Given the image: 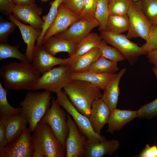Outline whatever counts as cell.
Wrapping results in <instances>:
<instances>
[{
	"label": "cell",
	"mask_w": 157,
	"mask_h": 157,
	"mask_svg": "<svg viewBox=\"0 0 157 157\" xmlns=\"http://www.w3.org/2000/svg\"><path fill=\"white\" fill-rule=\"evenodd\" d=\"M8 143L4 126L0 121V151Z\"/></svg>",
	"instance_id": "b9f144b4"
},
{
	"label": "cell",
	"mask_w": 157,
	"mask_h": 157,
	"mask_svg": "<svg viewBox=\"0 0 157 157\" xmlns=\"http://www.w3.org/2000/svg\"><path fill=\"white\" fill-rule=\"evenodd\" d=\"M66 60V58H57L51 54L42 45L35 46L31 63L35 70L41 75L56 65L64 63Z\"/></svg>",
	"instance_id": "5bb4252c"
},
{
	"label": "cell",
	"mask_w": 157,
	"mask_h": 157,
	"mask_svg": "<svg viewBox=\"0 0 157 157\" xmlns=\"http://www.w3.org/2000/svg\"><path fill=\"white\" fill-rule=\"evenodd\" d=\"M108 0H99L95 11V19L99 24V31H106L109 16Z\"/></svg>",
	"instance_id": "4dcf8cb0"
},
{
	"label": "cell",
	"mask_w": 157,
	"mask_h": 157,
	"mask_svg": "<svg viewBox=\"0 0 157 157\" xmlns=\"http://www.w3.org/2000/svg\"><path fill=\"white\" fill-rule=\"evenodd\" d=\"M126 71L125 68L122 69L116 74L103 90L101 98L111 110L116 108L119 94V83Z\"/></svg>",
	"instance_id": "7402d4cb"
},
{
	"label": "cell",
	"mask_w": 157,
	"mask_h": 157,
	"mask_svg": "<svg viewBox=\"0 0 157 157\" xmlns=\"http://www.w3.org/2000/svg\"><path fill=\"white\" fill-rule=\"evenodd\" d=\"M100 56L99 47L81 55L74 54L66 58L64 64L69 67L72 73L83 72L87 71L90 65Z\"/></svg>",
	"instance_id": "ac0fdd59"
},
{
	"label": "cell",
	"mask_w": 157,
	"mask_h": 157,
	"mask_svg": "<svg viewBox=\"0 0 157 157\" xmlns=\"http://www.w3.org/2000/svg\"><path fill=\"white\" fill-rule=\"evenodd\" d=\"M44 49L49 53L55 56L58 53H67L69 56L75 53L77 44L69 40L53 36L42 43Z\"/></svg>",
	"instance_id": "603a6c76"
},
{
	"label": "cell",
	"mask_w": 157,
	"mask_h": 157,
	"mask_svg": "<svg viewBox=\"0 0 157 157\" xmlns=\"http://www.w3.org/2000/svg\"><path fill=\"white\" fill-rule=\"evenodd\" d=\"M63 88L76 108L88 118L93 102L102 95L99 88L81 80H71Z\"/></svg>",
	"instance_id": "7a4b0ae2"
},
{
	"label": "cell",
	"mask_w": 157,
	"mask_h": 157,
	"mask_svg": "<svg viewBox=\"0 0 157 157\" xmlns=\"http://www.w3.org/2000/svg\"><path fill=\"white\" fill-rule=\"evenodd\" d=\"M100 32L102 40L119 51L130 65H134L140 56L147 53L131 41L126 35L106 31H100Z\"/></svg>",
	"instance_id": "8992f818"
},
{
	"label": "cell",
	"mask_w": 157,
	"mask_h": 157,
	"mask_svg": "<svg viewBox=\"0 0 157 157\" xmlns=\"http://www.w3.org/2000/svg\"><path fill=\"white\" fill-rule=\"evenodd\" d=\"M136 3L152 24H157V0H140Z\"/></svg>",
	"instance_id": "f546056e"
},
{
	"label": "cell",
	"mask_w": 157,
	"mask_h": 157,
	"mask_svg": "<svg viewBox=\"0 0 157 157\" xmlns=\"http://www.w3.org/2000/svg\"><path fill=\"white\" fill-rule=\"evenodd\" d=\"M71 73L69 67L64 63L53 67L42 74L35 83L34 90L43 89L56 93L71 81Z\"/></svg>",
	"instance_id": "ba28073f"
},
{
	"label": "cell",
	"mask_w": 157,
	"mask_h": 157,
	"mask_svg": "<svg viewBox=\"0 0 157 157\" xmlns=\"http://www.w3.org/2000/svg\"><path fill=\"white\" fill-rule=\"evenodd\" d=\"M99 48L100 56L116 63L126 59L124 56L117 49L113 46L108 45L103 40Z\"/></svg>",
	"instance_id": "d6a6232c"
},
{
	"label": "cell",
	"mask_w": 157,
	"mask_h": 157,
	"mask_svg": "<svg viewBox=\"0 0 157 157\" xmlns=\"http://www.w3.org/2000/svg\"><path fill=\"white\" fill-rule=\"evenodd\" d=\"M19 45L12 46L7 43H0V60L14 58L21 61H28L25 54L22 53L19 51Z\"/></svg>",
	"instance_id": "1f68e13d"
},
{
	"label": "cell",
	"mask_w": 157,
	"mask_h": 157,
	"mask_svg": "<svg viewBox=\"0 0 157 157\" xmlns=\"http://www.w3.org/2000/svg\"><path fill=\"white\" fill-rule=\"evenodd\" d=\"M85 0H63V3L70 10L79 15L82 11Z\"/></svg>",
	"instance_id": "f35d334b"
},
{
	"label": "cell",
	"mask_w": 157,
	"mask_h": 157,
	"mask_svg": "<svg viewBox=\"0 0 157 157\" xmlns=\"http://www.w3.org/2000/svg\"><path fill=\"white\" fill-rule=\"evenodd\" d=\"M42 0L43 1H47V0Z\"/></svg>",
	"instance_id": "c3c4849f"
},
{
	"label": "cell",
	"mask_w": 157,
	"mask_h": 157,
	"mask_svg": "<svg viewBox=\"0 0 157 157\" xmlns=\"http://www.w3.org/2000/svg\"><path fill=\"white\" fill-rule=\"evenodd\" d=\"M32 157H43V156L38 152L36 151H34Z\"/></svg>",
	"instance_id": "f6af8a7d"
},
{
	"label": "cell",
	"mask_w": 157,
	"mask_h": 157,
	"mask_svg": "<svg viewBox=\"0 0 157 157\" xmlns=\"http://www.w3.org/2000/svg\"><path fill=\"white\" fill-rule=\"evenodd\" d=\"M147 57L150 63L154 65V67L157 69V49L147 53Z\"/></svg>",
	"instance_id": "7bdbcfd3"
},
{
	"label": "cell",
	"mask_w": 157,
	"mask_h": 157,
	"mask_svg": "<svg viewBox=\"0 0 157 157\" xmlns=\"http://www.w3.org/2000/svg\"><path fill=\"white\" fill-rule=\"evenodd\" d=\"M56 93V102L72 117L79 129L86 137L88 143H97L106 139L104 136L94 132L89 118L76 108L64 91L61 90Z\"/></svg>",
	"instance_id": "5b68a950"
},
{
	"label": "cell",
	"mask_w": 157,
	"mask_h": 157,
	"mask_svg": "<svg viewBox=\"0 0 157 157\" xmlns=\"http://www.w3.org/2000/svg\"><path fill=\"white\" fill-rule=\"evenodd\" d=\"M66 116L69 127V133L66 140L67 157H85L87 139L71 116L68 113Z\"/></svg>",
	"instance_id": "8fae6325"
},
{
	"label": "cell",
	"mask_w": 157,
	"mask_h": 157,
	"mask_svg": "<svg viewBox=\"0 0 157 157\" xmlns=\"http://www.w3.org/2000/svg\"><path fill=\"white\" fill-rule=\"evenodd\" d=\"M0 76L7 90H34L35 83L41 75L28 61H17L3 65L0 68Z\"/></svg>",
	"instance_id": "6da1fadb"
},
{
	"label": "cell",
	"mask_w": 157,
	"mask_h": 157,
	"mask_svg": "<svg viewBox=\"0 0 157 157\" xmlns=\"http://www.w3.org/2000/svg\"><path fill=\"white\" fill-rule=\"evenodd\" d=\"M116 74L97 73L89 71L80 73H71L72 80H79L88 82L103 90Z\"/></svg>",
	"instance_id": "cb8c5ba5"
},
{
	"label": "cell",
	"mask_w": 157,
	"mask_h": 157,
	"mask_svg": "<svg viewBox=\"0 0 157 157\" xmlns=\"http://www.w3.org/2000/svg\"><path fill=\"white\" fill-rule=\"evenodd\" d=\"M54 97L50 107L40 122L48 124L57 138L66 149V140L69 127L64 109L60 107Z\"/></svg>",
	"instance_id": "52a82bcc"
},
{
	"label": "cell",
	"mask_w": 157,
	"mask_h": 157,
	"mask_svg": "<svg viewBox=\"0 0 157 157\" xmlns=\"http://www.w3.org/2000/svg\"><path fill=\"white\" fill-rule=\"evenodd\" d=\"M42 11V8L35 3L25 6L15 5L13 13L19 21L28 24L35 28L42 29L44 21L40 15Z\"/></svg>",
	"instance_id": "9a60e30c"
},
{
	"label": "cell",
	"mask_w": 157,
	"mask_h": 157,
	"mask_svg": "<svg viewBox=\"0 0 157 157\" xmlns=\"http://www.w3.org/2000/svg\"><path fill=\"white\" fill-rule=\"evenodd\" d=\"M0 121L4 126L8 143L21 135L28 123L25 116L22 113L0 117Z\"/></svg>",
	"instance_id": "d6986e66"
},
{
	"label": "cell",
	"mask_w": 157,
	"mask_h": 157,
	"mask_svg": "<svg viewBox=\"0 0 157 157\" xmlns=\"http://www.w3.org/2000/svg\"><path fill=\"white\" fill-rule=\"evenodd\" d=\"M8 19L14 22L19 28L24 42L26 44L25 54L28 60L31 63L35 42L40 36L42 29L35 28L31 25L25 24L19 21L11 14L9 15Z\"/></svg>",
	"instance_id": "e0dca14e"
},
{
	"label": "cell",
	"mask_w": 157,
	"mask_h": 157,
	"mask_svg": "<svg viewBox=\"0 0 157 157\" xmlns=\"http://www.w3.org/2000/svg\"><path fill=\"white\" fill-rule=\"evenodd\" d=\"M99 0H85L83 9L79 16L81 19L88 20L95 19V11Z\"/></svg>",
	"instance_id": "d590c367"
},
{
	"label": "cell",
	"mask_w": 157,
	"mask_h": 157,
	"mask_svg": "<svg viewBox=\"0 0 157 157\" xmlns=\"http://www.w3.org/2000/svg\"><path fill=\"white\" fill-rule=\"evenodd\" d=\"M119 147L118 141L114 139H105L94 143L87 142L85 148V157H102L105 155H111Z\"/></svg>",
	"instance_id": "44dd1931"
},
{
	"label": "cell",
	"mask_w": 157,
	"mask_h": 157,
	"mask_svg": "<svg viewBox=\"0 0 157 157\" xmlns=\"http://www.w3.org/2000/svg\"><path fill=\"white\" fill-rule=\"evenodd\" d=\"M111 111L101 98H98L94 101L89 119L95 133L101 135V130L108 123Z\"/></svg>",
	"instance_id": "2e32d148"
},
{
	"label": "cell",
	"mask_w": 157,
	"mask_h": 157,
	"mask_svg": "<svg viewBox=\"0 0 157 157\" xmlns=\"http://www.w3.org/2000/svg\"><path fill=\"white\" fill-rule=\"evenodd\" d=\"M17 27L14 22L7 21L1 22L0 23V43H7L8 37Z\"/></svg>",
	"instance_id": "74e56055"
},
{
	"label": "cell",
	"mask_w": 157,
	"mask_h": 157,
	"mask_svg": "<svg viewBox=\"0 0 157 157\" xmlns=\"http://www.w3.org/2000/svg\"><path fill=\"white\" fill-rule=\"evenodd\" d=\"M129 21L127 14L110 15L106 31L117 34L128 31Z\"/></svg>",
	"instance_id": "484cf974"
},
{
	"label": "cell",
	"mask_w": 157,
	"mask_h": 157,
	"mask_svg": "<svg viewBox=\"0 0 157 157\" xmlns=\"http://www.w3.org/2000/svg\"><path fill=\"white\" fill-rule=\"evenodd\" d=\"M132 1L131 0H110L108 3L109 15L127 14Z\"/></svg>",
	"instance_id": "836d02e7"
},
{
	"label": "cell",
	"mask_w": 157,
	"mask_h": 157,
	"mask_svg": "<svg viewBox=\"0 0 157 157\" xmlns=\"http://www.w3.org/2000/svg\"><path fill=\"white\" fill-rule=\"evenodd\" d=\"M137 117V111L122 110L115 108L111 111L107 123L108 127L106 132L113 134L114 131L120 130Z\"/></svg>",
	"instance_id": "ffe728a7"
},
{
	"label": "cell",
	"mask_w": 157,
	"mask_h": 157,
	"mask_svg": "<svg viewBox=\"0 0 157 157\" xmlns=\"http://www.w3.org/2000/svg\"><path fill=\"white\" fill-rule=\"evenodd\" d=\"M15 5L12 0H0V10L9 15L13 13Z\"/></svg>",
	"instance_id": "60d3db41"
},
{
	"label": "cell",
	"mask_w": 157,
	"mask_h": 157,
	"mask_svg": "<svg viewBox=\"0 0 157 157\" xmlns=\"http://www.w3.org/2000/svg\"><path fill=\"white\" fill-rule=\"evenodd\" d=\"M81 19L79 15L72 11L62 3L58 8L55 17L45 33L42 44L49 37L66 30Z\"/></svg>",
	"instance_id": "7c38bea8"
},
{
	"label": "cell",
	"mask_w": 157,
	"mask_h": 157,
	"mask_svg": "<svg viewBox=\"0 0 157 157\" xmlns=\"http://www.w3.org/2000/svg\"><path fill=\"white\" fill-rule=\"evenodd\" d=\"M8 90L4 88L0 81V117L22 113L21 107L14 108L8 103L7 98Z\"/></svg>",
	"instance_id": "f1b7e54d"
},
{
	"label": "cell",
	"mask_w": 157,
	"mask_h": 157,
	"mask_svg": "<svg viewBox=\"0 0 157 157\" xmlns=\"http://www.w3.org/2000/svg\"><path fill=\"white\" fill-rule=\"evenodd\" d=\"M139 157H157V146L154 144L150 146L149 144L136 156Z\"/></svg>",
	"instance_id": "ab89813d"
},
{
	"label": "cell",
	"mask_w": 157,
	"mask_h": 157,
	"mask_svg": "<svg viewBox=\"0 0 157 157\" xmlns=\"http://www.w3.org/2000/svg\"><path fill=\"white\" fill-rule=\"evenodd\" d=\"M51 92L46 90L42 92L30 91L19 102L22 113L26 118L31 132H33L37 124L49 109Z\"/></svg>",
	"instance_id": "3957f363"
},
{
	"label": "cell",
	"mask_w": 157,
	"mask_h": 157,
	"mask_svg": "<svg viewBox=\"0 0 157 157\" xmlns=\"http://www.w3.org/2000/svg\"><path fill=\"white\" fill-rule=\"evenodd\" d=\"M119 69L117 63L100 56L90 65L87 71L97 73L115 74Z\"/></svg>",
	"instance_id": "4316f807"
},
{
	"label": "cell",
	"mask_w": 157,
	"mask_h": 157,
	"mask_svg": "<svg viewBox=\"0 0 157 157\" xmlns=\"http://www.w3.org/2000/svg\"><path fill=\"white\" fill-rule=\"evenodd\" d=\"M63 0H54L51 3V7L48 14L43 16L42 18L44 22L42 26V33L37 39L35 46H39L42 45V43L45 33L55 17L58 8L63 3Z\"/></svg>",
	"instance_id": "83f0119b"
},
{
	"label": "cell",
	"mask_w": 157,
	"mask_h": 157,
	"mask_svg": "<svg viewBox=\"0 0 157 157\" xmlns=\"http://www.w3.org/2000/svg\"><path fill=\"white\" fill-rule=\"evenodd\" d=\"M152 70L153 71V72L154 73V74L155 75L156 77L157 78V69H155L153 67L152 69Z\"/></svg>",
	"instance_id": "bcb514c9"
},
{
	"label": "cell",
	"mask_w": 157,
	"mask_h": 157,
	"mask_svg": "<svg viewBox=\"0 0 157 157\" xmlns=\"http://www.w3.org/2000/svg\"><path fill=\"white\" fill-rule=\"evenodd\" d=\"M110 0H108V1H109V2L110 1Z\"/></svg>",
	"instance_id": "681fc988"
},
{
	"label": "cell",
	"mask_w": 157,
	"mask_h": 157,
	"mask_svg": "<svg viewBox=\"0 0 157 157\" xmlns=\"http://www.w3.org/2000/svg\"><path fill=\"white\" fill-rule=\"evenodd\" d=\"M133 2H136L139 1L140 0H131Z\"/></svg>",
	"instance_id": "7dc6e473"
},
{
	"label": "cell",
	"mask_w": 157,
	"mask_h": 157,
	"mask_svg": "<svg viewBox=\"0 0 157 157\" xmlns=\"http://www.w3.org/2000/svg\"><path fill=\"white\" fill-rule=\"evenodd\" d=\"M141 48L148 53L157 49V24L152 25L148 38Z\"/></svg>",
	"instance_id": "8d00e7d4"
},
{
	"label": "cell",
	"mask_w": 157,
	"mask_h": 157,
	"mask_svg": "<svg viewBox=\"0 0 157 157\" xmlns=\"http://www.w3.org/2000/svg\"><path fill=\"white\" fill-rule=\"evenodd\" d=\"M138 117L151 119L157 115V98L153 101L142 106L137 110Z\"/></svg>",
	"instance_id": "e575fe53"
},
{
	"label": "cell",
	"mask_w": 157,
	"mask_h": 157,
	"mask_svg": "<svg viewBox=\"0 0 157 157\" xmlns=\"http://www.w3.org/2000/svg\"><path fill=\"white\" fill-rule=\"evenodd\" d=\"M33 132L31 138L34 151L43 157H67L66 149L48 124L40 121Z\"/></svg>",
	"instance_id": "277c9868"
},
{
	"label": "cell",
	"mask_w": 157,
	"mask_h": 157,
	"mask_svg": "<svg viewBox=\"0 0 157 157\" xmlns=\"http://www.w3.org/2000/svg\"><path fill=\"white\" fill-rule=\"evenodd\" d=\"M31 132L26 127L21 135L0 151V157H32L34 150Z\"/></svg>",
	"instance_id": "30bf717a"
},
{
	"label": "cell",
	"mask_w": 157,
	"mask_h": 157,
	"mask_svg": "<svg viewBox=\"0 0 157 157\" xmlns=\"http://www.w3.org/2000/svg\"><path fill=\"white\" fill-rule=\"evenodd\" d=\"M102 41L100 35L97 33H90L77 44L74 54L81 55L94 49L99 48Z\"/></svg>",
	"instance_id": "d4e9b609"
},
{
	"label": "cell",
	"mask_w": 157,
	"mask_h": 157,
	"mask_svg": "<svg viewBox=\"0 0 157 157\" xmlns=\"http://www.w3.org/2000/svg\"><path fill=\"white\" fill-rule=\"evenodd\" d=\"M15 5L25 6L35 3V0H12Z\"/></svg>",
	"instance_id": "ee69618b"
},
{
	"label": "cell",
	"mask_w": 157,
	"mask_h": 157,
	"mask_svg": "<svg viewBox=\"0 0 157 157\" xmlns=\"http://www.w3.org/2000/svg\"><path fill=\"white\" fill-rule=\"evenodd\" d=\"M99 26V23L95 19L91 20L81 19L72 24L66 30L53 36L77 44L93 28Z\"/></svg>",
	"instance_id": "4fadbf2b"
},
{
	"label": "cell",
	"mask_w": 157,
	"mask_h": 157,
	"mask_svg": "<svg viewBox=\"0 0 157 157\" xmlns=\"http://www.w3.org/2000/svg\"><path fill=\"white\" fill-rule=\"evenodd\" d=\"M127 14L129 27L126 37L129 39L140 37L147 41L152 24L136 2H131Z\"/></svg>",
	"instance_id": "9c48e42d"
}]
</instances>
